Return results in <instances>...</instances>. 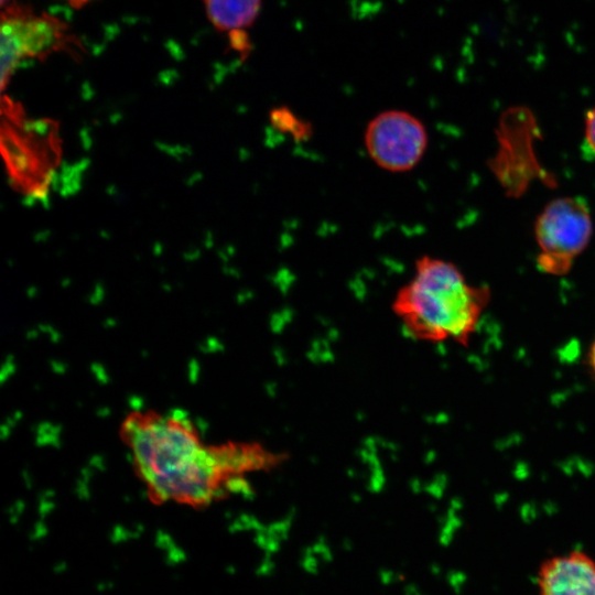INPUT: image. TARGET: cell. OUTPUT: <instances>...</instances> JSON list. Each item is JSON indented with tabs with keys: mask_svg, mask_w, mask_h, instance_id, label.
<instances>
[{
	"mask_svg": "<svg viewBox=\"0 0 595 595\" xmlns=\"http://www.w3.org/2000/svg\"><path fill=\"white\" fill-rule=\"evenodd\" d=\"M589 364H591V367H592L593 371L595 372V342L592 345V348H591V351H589Z\"/></svg>",
	"mask_w": 595,
	"mask_h": 595,
	"instance_id": "cell-10",
	"label": "cell"
},
{
	"mask_svg": "<svg viewBox=\"0 0 595 595\" xmlns=\"http://www.w3.org/2000/svg\"><path fill=\"white\" fill-rule=\"evenodd\" d=\"M6 0H2V2H4Z\"/></svg>",
	"mask_w": 595,
	"mask_h": 595,
	"instance_id": "cell-12",
	"label": "cell"
},
{
	"mask_svg": "<svg viewBox=\"0 0 595 595\" xmlns=\"http://www.w3.org/2000/svg\"><path fill=\"white\" fill-rule=\"evenodd\" d=\"M272 127L282 133L289 134L295 141L307 140L312 134L309 122L294 115L289 108H275L270 113Z\"/></svg>",
	"mask_w": 595,
	"mask_h": 595,
	"instance_id": "cell-8",
	"label": "cell"
},
{
	"mask_svg": "<svg viewBox=\"0 0 595 595\" xmlns=\"http://www.w3.org/2000/svg\"><path fill=\"white\" fill-rule=\"evenodd\" d=\"M488 300L489 290L467 283L454 263L423 255L415 260L412 278L398 290L393 310L414 335L465 340Z\"/></svg>",
	"mask_w": 595,
	"mask_h": 595,
	"instance_id": "cell-2",
	"label": "cell"
},
{
	"mask_svg": "<svg viewBox=\"0 0 595 595\" xmlns=\"http://www.w3.org/2000/svg\"><path fill=\"white\" fill-rule=\"evenodd\" d=\"M64 26L52 17L9 8L1 22L2 84L24 58L45 55L62 44Z\"/></svg>",
	"mask_w": 595,
	"mask_h": 595,
	"instance_id": "cell-5",
	"label": "cell"
},
{
	"mask_svg": "<svg viewBox=\"0 0 595 595\" xmlns=\"http://www.w3.org/2000/svg\"><path fill=\"white\" fill-rule=\"evenodd\" d=\"M65 1H67L72 6L80 7V6L87 3L90 0H65Z\"/></svg>",
	"mask_w": 595,
	"mask_h": 595,
	"instance_id": "cell-11",
	"label": "cell"
},
{
	"mask_svg": "<svg viewBox=\"0 0 595 595\" xmlns=\"http://www.w3.org/2000/svg\"><path fill=\"white\" fill-rule=\"evenodd\" d=\"M539 595H595V560L574 550L544 560L538 570Z\"/></svg>",
	"mask_w": 595,
	"mask_h": 595,
	"instance_id": "cell-6",
	"label": "cell"
},
{
	"mask_svg": "<svg viewBox=\"0 0 595 595\" xmlns=\"http://www.w3.org/2000/svg\"><path fill=\"white\" fill-rule=\"evenodd\" d=\"M262 0H203L205 12L215 29L240 34L258 17Z\"/></svg>",
	"mask_w": 595,
	"mask_h": 595,
	"instance_id": "cell-7",
	"label": "cell"
},
{
	"mask_svg": "<svg viewBox=\"0 0 595 595\" xmlns=\"http://www.w3.org/2000/svg\"><path fill=\"white\" fill-rule=\"evenodd\" d=\"M592 230L591 212L583 198L552 201L539 215L536 225L539 268L553 274L567 272L573 260L586 248Z\"/></svg>",
	"mask_w": 595,
	"mask_h": 595,
	"instance_id": "cell-3",
	"label": "cell"
},
{
	"mask_svg": "<svg viewBox=\"0 0 595 595\" xmlns=\"http://www.w3.org/2000/svg\"><path fill=\"white\" fill-rule=\"evenodd\" d=\"M429 143L428 131L415 116L404 110H386L375 116L364 133L370 160L391 173L413 170Z\"/></svg>",
	"mask_w": 595,
	"mask_h": 595,
	"instance_id": "cell-4",
	"label": "cell"
},
{
	"mask_svg": "<svg viewBox=\"0 0 595 595\" xmlns=\"http://www.w3.org/2000/svg\"><path fill=\"white\" fill-rule=\"evenodd\" d=\"M186 421L147 416L127 424L138 468L158 499L209 501L227 469L251 465L250 452L201 446Z\"/></svg>",
	"mask_w": 595,
	"mask_h": 595,
	"instance_id": "cell-1",
	"label": "cell"
},
{
	"mask_svg": "<svg viewBox=\"0 0 595 595\" xmlns=\"http://www.w3.org/2000/svg\"><path fill=\"white\" fill-rule=\"evenodd\" d=\"M582 152L586 159H595V108L588 111L586 116Z\"/></svg>",
	"mask_w": 595,
	"mask_h": 595,
	"instance_id": "cell-9",
	"label": "cell"
}]
</instances>
